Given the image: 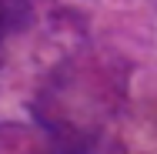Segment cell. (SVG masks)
<instances>
[{
  "label": "cell",
  "mask_w": 157,
  "mask_h": 154,
  "mask_svg": "<svg viewBox=\"0 0 157 154\" xmlns=\"http://www.w3.org/2000/svg\"><path fill=\"white\" fill-rule=\"evenodd\" d=\"M30 20V3L27 0H0V40L7 34L20 30Z\"/></svg>",
  "instance_id": "cell-1"
}]
</instances>
